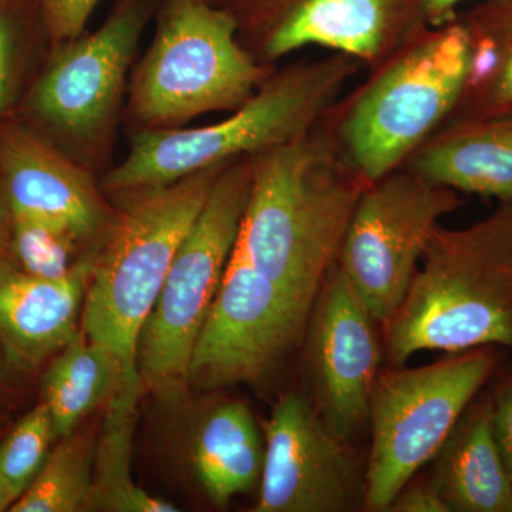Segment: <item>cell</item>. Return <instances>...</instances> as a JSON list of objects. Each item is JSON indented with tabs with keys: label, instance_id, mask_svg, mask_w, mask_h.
Masks as SVG:
<instances>
[{
	"label": "cell",
	"instance_id": "cell-1",
	"mask_svg": "<svg viewBox=\"0 0 512 512\" xmlns=\"http://www.w3.org/2000/svg\"><path fill=\"white\" fill-rule=\"evenodd\" d=\"M367 184L320 120L303 136L254 156L234 251L311 318Z\"/></svg>",
	"mask_w": 512,
	"mask_h": 512
},
{
	"label": "cell",
	"instance_id": "cell-2",
	"mask_svg": "<svg viewBox=\"0 0 512 512\" xmlns=\"http://www.w3.org/2000/svg\"><path fill=\"white\" fill-rule=\"evenodd\" d=\"M383 333L396 367L426 350H512V201L470 227L436 228Z\"/></svg>",
	"mask_w": 512,
	"mask_h": 512
},
{
	"label": "cell",
	"instance_id": "cell-3",
	"mask_svg": "<svg viewBox=\"0 0 512 512\" xmlns=\"http://www.w3.org/2000/svg\"><path fill=\"white\" fill-rule=\"evenodd\" d=\"M363 67L343 53L289 64L269 74L227 119L144 131L107 177V188L120 192L171 184L289 143L318 126Z\"/></svg>",
	"mask_w": 512,
	"mask_h": 512
},
{
	"label": "cell",
	"instance_id": "cell-4",
	"mask_svg": "<svg viewBox=\"0 0 512 512\" xmlns=\"http://www.w3.org/2000/svg\"><path fill=\"white\" fill-rule=\"evenodd\" d=\"M470 47L457 19L424 26L322 121L340 153L375 183L402 168L450 119L466 83Z\"/></svg>",
	"mask_w": 512,
	"mask_h": 512
},
{
	"label": "cell",
	"instance_id": "cell-5",
	"mask_svg": "<svg viewBox=\"0 0 512 512\" xmlns=\"http://www.w3.org/2000/svg\"><path fill=\"white\" fill-rule=\"evenodd\" d=\"M224 167L171 184L119 192L124 200L119 218L90 268L82 329L119 360L124 382L141 379L137 369L141 330L181 242Z\"/></svg>",
	"mask_w": 512,
	"mask_h": 512
},
{
	"label": "cell",
	"instance_id": "cell-6",
	"mask_svg": "<svg viewBox=\"0 0 512 512\" xmlns=\"http://www.w3.org/2000/svg\"><path fill=\"white\" fill-rule=\"evenodd\" d=\"M254 157L222 168L185 235L137 348L144 389L178 403L188 387L192 350L234 251L251 194Z\"/></svg>",
	"mask_w": 512,
	"mask_h": 512
},
{
	"label": "cell",
	"instance_id": "cell-7",
	"mask_svg": "<svg viewBox=\"0 0 512 512\" xmlns=\"http://www.w3.org/2000/svg\"><path fill=\"white\" fill-rule=\"evenodd\" d=\"M274 72L239 43L237 25L211 0H161L153 45L131 84V109L150 126L234 111Z\"/></svg>",
	"mask_w": 512,
	"mask_h": 512
},
{
	"label": "cell",
	"instance_id": "cell-8",
	"mask_svg": "<svg viewBox=\"0 0 512 512\" xmlns=\"http://www.w3.org/2000/svg\"><path fill=\"white\" fill-rule=\"evenodd\" d=\"M503 357V348L483 346L450 353L431 365L379 373L370 400L366 510L389 511L404 485L439 453Z\"/></svg>",
	"mask_w": 512,
	"mask_h": 512
},
{
	"label": "cell",
	"instance_id": "cell-9",
	"mask_svg": "<svg viewBox=\"0 0 512 512\" xmlns=\"http://www.w3.org/2000/svg\"><path fill=\"white\" fill-rule=\"evenodd\" d=\"M460 192L399 168L366 185L346 229L340 271L379 325L402 305L431 235Z\"/></svg>",
	"mask_w": 512,
	"mask_h": 512
},
{
	"label": "cell",
	"instance_id": "cell-10",
	"mask_svg": "<svg viewBox=\"0 0 512 512\" xmlns=\"http://www.w3.org/2000/svg\"><path fill=\"white\" fill-rule=\"evenodd\" d=\"M262 66L303 47L355 57L369 70L427 26L421 0H215Z\"/></svg>",
	"mask_w": 512,
	"mask_h": 512
},
{
	"label": "cell",
	"instance_id": "cell-11",
	"mask_svg": "<svg viewBox=\"0 0 512 512\" xmlns=\"http://www.w3.org/2000/svg\"><path fill=\"white\" fill-rule=\"evenodd\" d=\"M309 319L232 251L192 350L188 387L261 382L302 342Z\"/></svg>",
	"mask_w": 512,
	"mask_h": 512
},
{
	"label": "cell",
	"instance_id": "cell-12",
	"mask_svg": "<svg viewBox=\"0 0 512 512\" xmlns=\"http://www.w3.org/2000/svg\"><path fill=\"white\" fill-rule=\"evenodd\" d=\"M375 323L336 262L320 289L303 340L313 406L345 443L369 420L384 348Z\"/></svg>",
	"mask_w": 512,
	"mask_h": 512
},
{
	"label": "cell",
	"instance_id": "cell-13",
	"mask_svg": "<svg viewBox=\"0 0 512 512\" xmlns=\"http://www.w3.org/2000/svg\"><path fill=\"white\" fill-rule=\"evenodd\" d=\"M264 429L261 491L254 512H342L359 491L355 461L312 400L286 393Z\"/></svg>",
	"mask_w": 512,
	"mask_h": 512
},
{
	"label": "cell",
	"instance_id": "cell-14",
	"mask_svg": "<svg viewBox=\"0 0 512 512\" xmlns=\"http://www.w3.org/2000/svg\"><path fill=\"white\" fill-rule=\"evenodd\" d=\"M157 0H120L92 35L74 39L37 84L40 116L76 138L93 136L110 119L141 32Z\"/></svg>",
	"mask_w": 512,
	"mask_h": 512
},
{
	"label": "cell",
	"instance_id": "cell-15",
	"mask_svg": "<svg viewBox=\"0 0 512 512\" xmlns=\"http://www.w3.org/2000/svg\"><path fill=\"white\" fill-rule=\"evenodd\" d=\"M90 268L43 279L0 264V342L16 365L39 366L76 338Z\"/></svg>",
	"mask_w": 512,
	"mask_h": 512
},
{
	"label": "cell",
	"instance_id": "cell-16",
	"mask_svg": "<svg viewBox=\"0 0 512 512\" xmlns=\"http://www.w3.org/2000/svg\"><path fill=\"white\" fill-rule=\"evenodd\" d=\"M0 168L10 210L59 225L77 239L99 228V194L79 167L39 138L10 131L0 144Z\"/></svg>",
	"mask_w": 512,
	"mask_h": 512
},
{
	"label": "cell",
	"instance_id": "cell-17",
	"mask_svg": "<svg viewBox=\"0 0 512 512\" xmlns=\"http://www.w3.org/2000/svg\"><path fill=\"white\" fill-rule=\"evenodd\" d=\"M403 167L457 192L512 201V114L444 124Z\"/></svg>",
	"mask_w": 512,
	"mask_h": 512
},
{
	"label": "cell",
	"instance_id": "cell-18",
	"mask_svg": "<svg viewBox=\"0 0 512 512\" xmlns=\"http://www.w3.org/2000/svg\"><path fill=\"white\" fill-rule=\"evenodd\" d=\"M431 461L430 481L450 512H512V483L495 441L488 390L477 394Z\"/></svg>",
	"mask_w": 512,
	"mask_h": 512
},
{
	"label": "cell",
	"instance_id": "cell-19",
	"mask_svg": "<svg viewBox=\"0 0 512 512\" xmlns=\"http://www.w3.org/2000/svg\"><path fill=\"white\" fill-rule=\"evenodd\" d=\"M265 444L247 404H217L198 426L192 463L212 504L225 507L261 480Z\"/></svg>",
	"mask_w": 512,
	"mask_h": 512
},
{
	"label": "cell",
	"instance_id": "cell-20",
	"mask_svg": "<svg viewBox=\"0 0 512 512\" xmlns=\"http://www.w3.org/2000/svg\"><path fill=\"white\" fill-rule=\"evenodd\" d=\"M456 19L466 30L470 60L447 123L512 114V0H483Z\"/></svg>",
	"mask_w": 512,
	"mask_h": 512
},
{
	"label": "cell",
	"instance_id": "cell-21",
	"mask_svg": "<svg viewBox=\"0 0 512 512\" xmlns=\"http://www.w3.org/2000/svg\"><path fill=\"white\" fill-rule=\"evenodd\" d=\"M146 392L141 380L119 382L109 399L99 448L94 456L90 511L175 512L178 508L138 487L131 478V443L137 406Z\"/></svg>",
	"mask_w": 512,
	"mask_h": 512
},
{
	"label": "cell",
	"instance_id": "cell-22",
	"mask_svg": "<svg viewBox=\"0 0 512 512\" xmlns=\"http://www.w3.org/2000/svg\"><path fill=\"white\" fill-rule=\"evenodd\" d=\"M120 380L119 360L80 329L43 379V403L52 414L57 437L69 436L101 403L109 402Z\"/></svg>",
	"mask_w": 512,
	"mask_h": 512
},
{
	"label": "cell",
	"instance_id": "cell-23",
	"mask_svg": "<svg viewBox=\"0 0 512 512\" xmlns=\"http://www.w3.org/2000/svg\"><path fill=\"white\" fill-rule=\"evenodd\" d=\"M94 439L76 429L59 439L35 480L10 507L12 512L90 511L93 495Z\"/></svg>",
	"mask_w": 512,
	"mask_h": 512
},
{
	"label": "cell",
	"instance_id": "cell-24",
	"mask_svg": "<svg viewBox=\"0 0 512 512\" xmlns=\"http://www.w3.org/2000/svg\"><path fill=\"white\" fill-rule=\"evenodd\" d=\"M55 440L59 437L52 414L42 403L26 414L0 443V480L16 500L42 470Z\"/></svg>",
	"mask_w": 512,
	"mask_h": 512
},
{
	"label": "cell",
	"instance_id": "cell-25",
	"mask_svg": "<svg viewBox=\"0 0 512 512\" xmlns=\"http://www.w3.org/2000/svg\"><path fill=\"white\" fill-rule=\"evenodd\" d=\"M13 245L23 271L43 279H63L73 271L72 256L77 238L67 229L12 212Z\"/></svg>",
	"mask_w": 512,
	"mask_h": 512
},
{
	"label": "cell",
	"instance_id": "cell-26",
	"mask_svg": "<svg viewBox=\"0 0 512 512\" xmlns=\"http://www.w3.org/2000/svg\"><path fill=\"white\" fill-rule=\"evenodd\" d=\"M100 0H39L40 12L50 36L72 42L82 36Z\"/></svg>",
	"mask_w": 512,
	"mask_h": 512
},
{
	"label": "cell",
	"instance_id": "cell-27",
	"mask_svg": "<svg viewBox=\"0 0 512 512\" xmlns=\"http://www.w3.org/2000/svg\"><path fill=\"white\" fill-rule=\"evenodd\" d=\"M491 403V424L495 441L510 474L512 483V366L498 377L493 389L488 390Z\"/></svg>",
	"mask_w": 512,
	"mask_h": 512
},
{
	"label": "cell",
	"instance_id": "cell-28",
	"mask_svg": "<svg viewBox=\"0 0 512 512\" xmlns=\"http://www.w3.org/2000/svg\"><path fill=\"white\" fill-rule=\"evenodd\" d=\"M389 511L396 512H450L430 478L409 481L394 498Z\"/></svg>",
	"mask_w": 512,
	"mask_h": 512
},
{
	"label": "cell",
	"instance_id": "cell-29",
	"mask_svg": "<svg viewBox=\"0 0 512 512\" xmlns=\"http://www.w3.org/2000/svg\"><path fill=\"white\" fill-rule=\"evenodd\" d=\"M15 28L9 10L0 6V110L8 96L10 74H12Z\"/></svg>",
	"mask_w": 512,
	"mask_h": 512
},
{
	"label": "cell",
	"instance_id": "cell-30",
	"mask_svg": "<svg viewBox=\"0 0 512 512\" xmlns=\"http://www.w3.org/2000/svg\"><path fill=\"white\" fill-rule=\"evenodd\" d=\"M464 0H421L424 20L431 28L453 22L457 16V6Z\"/></svg>",
	"mask_w": 512,
	"mask_h": 512
},
{
	"label": "cell",
	"instance_id": "cell-31",
	"mask_svg": "<svg viewBox=\"0 0 512 512\" xmlns=\"http://www.w3.org/2000/svg\"><path fill=\"white\" fill-rule=\"evenodd\" d=\"M15 501V495H13L12 491L0 480V512L10 510V507L15 504Z\"/></svg>",
	"mask_w": 512,
	"mask_h": 512
},
{
	"label": "cell",
	"instance_id": "cell-32",
	"mask_svg": "<svg viewBox=\"0 0 512 512\" xmlns=\"http://www.w3.org/2000/svg\"><path fill=\"white\" fill-rule=\"evenodd\" d=\"M0 377H2V365H0Z\"/></svg>",
	"mask_w": 512,
	"mask_h": 512
},
{
	"label": "cell",
	"instance_id": "cell-33",
	"mask_svg": "<svg viewBox=\"0 0 512 512\" xmlns=\"http://www.w3.org/2000/svg\"><path fill=\"white\" fill-rule=\"evenodd\" d=\"M211 2H215V0H211Z\"/></svg>",
	"mask_w": 512,
	"mask_h": 512
}]
</instances>
